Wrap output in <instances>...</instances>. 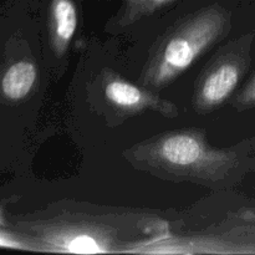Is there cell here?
I'll return each mask as SVG.
<instances>
[{
	"instance_id": "1",
	"label": "cell",
	"mask_w": 255,
	"mask_h": 255,
	"mask_svg": "<svg viewBox=\"0 0 255 255\" xmlns=\"http://www.w3.org/2000/svg\"><path fill=\"white\" fill-rule=\"evenodd\" d=\"M231 27V16L223 7H206L186 17L164 37L143 72L146 89L166 87L188 70Z\"/></svg>"
},
{
	"instance_id": "5",
	"label": "cell",
	"mask_w": 255,
	"mask_h": 255,
	"mask_svg": "<svg viewBox=\"0 0 255 255\" xmlns=\"http://www.w3.org/2000/svg\"><path fill=\"white\" fill-rule=\"evenodd\" d=\"M77 27V11L74 0H51L50 37L55 54L62 56Z\"/></svg>"
},
{
	"instance_id": "10",
	"label": "cell",
	"mask_w": 255,
	"mask_h": 255,
	"mask_svg": "<svg viewBox=\"0 0 255 255\" xmlns=\"http://www.w3.org/2000/svg\"><path fill=\"white\" fill-rule=\"evenodd\" d=\"M234 105H236L237 107H248L255 105V76L252 79V81L247 85L246 89L239 94V96L237 97Z\"/></svg>"
},
{
	"instance_id": "4",
	"label": "cell",
	"mask_w": 255,
	"mask_h": 255,
	"mask_svg": "<svg viewBox=\"0 0 255 255\" xmlns=\"http://www.w3.org/2000/svg\"><path fill=\"white\" fill-rule=\"evenodd\" d=\"M102 92L110 106L119 112L134 115L142 111L159 112L166 117H174L178 110L171 102L162 100L147 91L146 87H138L126 81L111 71L102 75Z\"/></svg>"
},
{
	"instance_id": "7",
	"label": "cell",
	"mask_w": 255,
	"mask_h": 255,
	"mask_svg": "<svg viewBox=\"0 0 255 255\" xmlns=\"http://www.w3.org/2000/svg\"><path fill=\"white\" fill-rule=\"evenodd\" d=\"M57 247L70 253L97 254L106 253L109 249L105 243L90 233H74L64 237L62 241L56 242Z\"/></svg>"
},
{
	"instance_id": "9",
	"label": "cell",
	"mask_w": 255,
	"mask_h": 255,
	"mask_svg": "<svg viewBox=\"0 0 255 255\" xmlns=\"http://www.w3.org/2000/svg\"><path fill=\"white\" fill-rule=\"evenodd\" d=\"M34 243L26 241L24 237L0 229V248L6 249H34Z\"/></svg>"
},
{
	"instance_id": "6",
	"label": "cell",
	"mask_w": 255,
	"mask_h": 255,
	"mask_svg": "<svg viewBox=\"0 0 255 255\" xmlns=\"http://www.w3.org/2000/svg\"><path fill=\"white\" fill-rule=\"evenodd\" d=\"M37 80V69L32 62L21 60L10 65L0 79V92L7 101L24 100L34 89Z\"/></svg>"
},
{
	"instance_id": "3",
	"label": "cell",
	"mask_w": 255,
	"mask_h": 255,
	"mask_svg": "<svg viewBox=\"0 0 255 255\" xmlns=\"http://www.w3.org/2000/svg\"><path fill=\"white\" fill-rule=\"evenodd\" d=\"M243 52L237 50L222 52L206 70L196 87L193 104L197 111L208 112L228 100L246 69Z\"/></svg>"
},
{
	"instance_id": "8",
	"label": "cell",
	"mask_w": 255,
	"mask_h": 255,
	"mask_svg": "<svg viewBox=\"0 0 255 255\" xmlns=\"http://www.w3.org/2000/svg\"><path fill=\"white\" fill-rule=\"evenodd\" d=\"M174 0H125V10L121 25H129L141 17L151 15L159 7L171 4Z\"/></svg>"
},
{
	"instance_id": "2",
	"label": "cell",
	"mask_w": 255,
	"mask_h": 255,
	"mask_svg": "<svg viewBox=\"0 0 255 255\" xmlns=\"http://www.w3.org/2000/svg\"><path fill=\"white\" fill-rule=\"evenodd\" d=\"M236 152L217 149L194 131H177L152 139L132 157L149 168L197 181L217 182L238 167Z\"/></svg>"
}]
</instances>
